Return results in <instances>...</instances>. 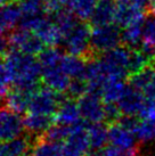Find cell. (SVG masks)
Returning a JSON list of instances; mask_svg holds the SVG:
<instances>
[{
    "label": "cell",
    "mask_w": 155,
    "mask_h": 156,
    "mask_svg": "<svg viewBox=\"0 0 155 156\" xmlns=\"http://www.w3.org/2000/svg\"><path fill=\"white\" fill-rule=\"evenodd\" d=\"M64 54L55 47L47 48L39 55L41 67V80L46 87L58 94L67 92L72 80L66 74L63 66Z\"/></svg>",
    "instance_id": "obj_2"
},
{
    "label": "cell",
    "mask_w": 155,
    "mask_h": 156,
    "mask_svg": "<svg viewBox=\"0 0 155 156\" xmlns=\"http://www.w3.org/2000/svg\"><path fill=\"white\" fill-rule=\"evenodd\" d=\"M135 136L140 141H151L155 139V103L147 99L146 107L138 120Z\"/></svg>",
    "instance_id": "obj_15"
},
{
    "label": "cell",
    "mask_w": 155,
    "mask_h": 156,
    "mask_svg": "<svg viewBox=\"0 0 155 156\" xmlns=\"http://www.w3.org/2000/svg\"><path fill=\"white\" fill-rule=\"evenodd\" d=\"M63 145L46 139L43 136L31 148L30 156H62Z\"/></svg>",
    "instance_id": "obj_28"
},
{
    "label": "cell",
    "mask_w": 155,
    "mask_h": 156,
    "mask_svg": "<svg viewBox=\"0 0 155 156\" xmlns=\"http://www.w3.org/2000/svg\"><path fill=\"white\" fill-rule=\"evenodd\" d=\"M71 128L72 126H60V124L52 126L46 133L43 134V137L46 139H48V140H50V141L62 144L70 136V133H71Z\"/></svg>",
    "instance_id": "obj_31"
},
{
    "label": "cell",
    "mask_w": 155,
    "mask_h": 156,
    "mask_svg": "<svg viewBox=\"0 0 155 156\" xmlns=\"http://www.w3.org/2000/svg\"><path fill=\"white\" fill-rule=\"evenodd\" d=\"M91 151H102L108 143V128L102 124H89L87 126Z\"/></svg>",
    "instance_id": "obj_26"
},
{
    "label": "cell",
    "mask_w": 155,
    "mask_h": 156,
    "mask_svg": "<svg viewBox=\"0 0 155 156\" xmlns=\"http://www.w3.org/2000/svg\"><path fill=\"white\" fill-rule=\"evenodd\" d=\"M81 117L89 124L105 121V103L102 97L94 92H86L78 99Z\"/></svg>",
    "instance_id": "obj_9"
},
{
    "label": "cell",
    "mask_w": 155,
    "mask_h": 156,
    "mask_svg": "<svg viewBox=\"0 0 155 156\" xmlns=\"http://www.w3.org/2000/svg\"><path fill=\"white\" fill-rule=\"evenodd\" d=\"M70 1L71 0H45L46 7H47L48 10L55 14L58 13L59 10H62L63 7L69 6Z\"/></svg>",
    "instance_id": "obj_35"
},
{
    "label": "cell",
    "mask_w": 155,
    "mask_h": 156,
    "mask_svg": "<svg viewBox=\"0 0 155 156\" xmlns=\"http://www.w3.org/2000/svg\"><path fill=\"white\" fill-rule=\"evenodd\" d=\"M153 65H155V62H154V64H153Z\"/></svg>",
    "instance_id": "obj_40"
},
{
    "label": "cell",
    "mask_w": 155,
    "mask_h": 156,
    "mask_svg": "<svg viewBox=\"0 0 155 156\" xmlns=\"http://www.w3.org/2000/svg\"><path fill=\"white\" fill-rule=\"evenodd\" d=\"M90 149L87 128L80 122L71 128V133L63 144L62 156H88Z\"/></svg>",
    "instance_id": "obj_8"
},
{
    "label": "cell",
    "mask_w": 155,
    "mask_h": 156,
    "mask_svg": "<svg viewBox=\"0 0 155 156\" xmlns=\"http://www.w3.org/2000/svg\"><path fill=\"white\" fill-rule=\"evenodd\" d=\"M17 5L22 15L21 23L41 17L47 9L45 0H18Z\"/></svg>",
    "instance_id": "obj_24"
},
{
    "label": "cell",
    "mask_w": 155,
    "mask_h": 156,
    "mask_svg": "<svg viewBox=\"0 0 155 156\" xmlns=\"http://www.w3.org/2000/svg\"><path fill=\"white\" fill-rule=\"evenodd\" d=\"M22 15L17 4L8 2L0 5V37L13 33L21 24Z\"/></svg>",
    "instance_id": "obj_17"
},
{
    "label": "cell",
    "mask_w": 155,
    "mask_h": 156,
    "mask_svg": "<svg viewBox=\"0 0 155 156\" xmlns=\"http://www.w3.org/2000/svg\"><path fill=\"white\" fill-rule=\"evenodd\" d=\"M104 156H138L137 149H129V151H124V149H120V148L113 147V146H108V147L103 149Z\"/></svg>",
    "instance_id": "obj_34"
},
{
    "label": "cell",
    "mask_w": 155,
    "mask_h": 156,
    "mask_svg": "<svg viewBox=\"0 0 155 156\" xmlns=\"http://www.w3.org/2000/svg\"><path fill=\"white\" fill-rule=\"evenodd\" d=\"M152 62H155V14L148 13L142 26V42L139 48Z\"/></svg>",
    "instance_id": "obj_19"
},
{
    "label": "cell",
    "mask_w": 155,
    "mask_h": 156,
    "mask_svg": "<svg viewBox=\"0 0 155 156\" xmlns=\"http://www.w3.org/2000/svg\"><path fill=\"white\" fill-rule=\"evenodd\" d=\"M132 49L119 46L110 51L103 54L100 61L103 62L110 79H121L130 76V62Z\"/></svg>",
    "instance_id": "obj_4"
},
{
    "label": "cell",
    "mask_w": 155,
    "mask_h": 156,
    "mask_svg": "<svg viewBox=\"0 0 155 156\" xmlns=\"http://www.w3.org/2000/svg\"><path fill=\"white\" fill-rule=\"evenodd\" d=\"M8 2H10V0H0V5L8 4Z\"/></svg>",
    "instance_id": "obj_39"
},
{
    "label": "cell",
    "mask_w": 155,
    "mask_h": 156,
    "mask_svg": "<svg viewBox=\"0 0 155 156\" xmlns=\"http://www.w3.org/2000/svg\"><path fill=\"white\" fill-rule=\"evenodd\" d=\"M122 42V32L114 24L94 26L91 29V50L97 54H105L119 47Z\"/></svg>",
    "instance_id": "obj_5"
},
{
    "label": "cell",
    "mask_w": 155,
    "mask_h": 156,
    "mask_svg": "<svg viewBox=\"0 0 155 156\" xmlns=\"http://www.w3.org/2000/svg\"><path fill=\"white\" fill-rule=\"evenodd\" d=\"M145 12L137 7L132 0H115V24L128 27L134 24L145 22Z\"/></svg>",
    "instance_id": "obj_13"
},
{
    "label": "cell",
    "mask_w": 155,
    "mask_h": 156,
    "mask_svg": "<svg viewBox=\"0 0 155 156\" xmlns=\"http://www.w3.org/2000/svg\"><path fill=\"white\" fill-rule=\"evenodd\" d=\"M90 37V27L86 23L78 20L69 29L62 32V44L70 55L86 57L91 50Z\"/></svg>",
    "instance_id": "obj_3"
},
{
    "label": "cell",
    "mask_w": 155,
    "mask_h": 156,
    "mask_svg": "<svg viewBox=\"0 0 155 156\" xmlns=\"http://www.w3.org/2000/svg\"><path fill=\"white\" fill-rule=\"evenodd\" d=\"M99 0H71L69 10L80 21L91 20Z\"/></svg>",
    "instance_id": "obj_27"
},
{
    "label": "cell",
    "mask_w": 155,
    "mask_h": 156,
    "mask_svg": "<svg viewBox=\"0 0 155 156\" xmlns=\"http://www.w3.org/2000/svg\"><path fill=\"white\" fill-rule=\"evenodd\" d=\"M24 131V122L21 114L8 107H0V143H9L21 137Z\"/></svg>",
    "instance_id": "obj_10"
},
{
    "label": "cell",
    "mask_w": 155,
    "mask_h": 156,
    "mask_svg": "<svg viewBox=\"0 0 155 156\" xmlns=\"http://www.w3.org/2000/svg\"><path fill=\"white\" fill-rule=\"evenodd\" d=\"M29 152H31L30 140L22 136L4 145L5 156H27Z\"/></svg>",
    "instance_id": "obj_30"
},
{
    "label": "cell",
    "mask_w": 155,
    "mask_h": 156,
    "mask_svg": "<svg viewBox=\"0 0 155 156\" xmlns=\"http://www.w3.org/2000/svg\"><path fill=\"white\" fill-rule=\"evenodd\" d=\"M136 136L134 131L124 126L122 122L119 121L108 124V143L111 146L124 151L134 149Z\"/></svg>",
    "instance_id": "obj_14"
},
{
    "label": "cell",
    "mask_w": 155,
    "mask_h": 156,
    "mask_svg": "<svg viewBox=\"0 0 155 156\" xmlns=\"http://www.w3.org/2000/svg\"><path fill=\"white\" fill-rule=\"evenodd\" d=\"M31 95L32 92L15 88L14 90L9 91L6 96V107L18 114L26 112L29 109Z\"/></svg>",
    "instance_id": "obj_22"
},
{
    "label": "cell",
    "mask_w": 155,
    "mask_h": 156,
    "mask_svg": "<svg viewBox=\"0 0 155 156\" xmlns=\"http://www.w3.org/2000/svg\"><path fill=\"white\" fill-rule=\"evenodd\" d=\"M71 97H75V98H80L86 92H88V86L85 80H72L71 86H70L69 90H67Z\"/></svg>",
    "instance_id": "obj_32"
},
{
    "label": "cell",
    "mask_w": 155,
    "mask_h": 156,
    "mask_svg": "<svg viewBox=\"0 0 155 156\" xmlns=\"http://www.w3.org/2000/svg\"><path fill=\"white\" fill-rule=\"evenodd\" d=\"M4 65L15 88L29 92L38 89L39 80L41 79V67L35 56L12 49L6 52Z\"/></svg>",
    "instance_id": "obj_1"
},
{
    "label": "cell",
    "mask_w": 155,
    "mask_h": 156,
    "mask_svg": "<svg viewBox=\"0 0 155 156\" xmlns=\"http://www.w3.org/2000/svg\"><path fill=\"white\" fill-rule=\"evenodd\" d=\"M127 87L128 84H125L121 79H110L102 88L100 97L105 104H117Z\"/></svg>",
    "instance_id": "obj_23"
},
{
    "label": "cell",
    "mask_w": 155,
    "mask_h": 156,
    "mask_svg": "<svg viewBox=\"0 0 155 156\" xmlns=\"http://www.w3.org/2000/svg\"><path fill=\"white\" fill-rule=\"evenodd\" d=\"M8 42L9 46L14 50L32 55V56L41 54V51L43 50V44L38 37L32 31L23 29V27H20L14 31L13 33H10Z\"/></svg>",
    "instance_id": "obj_11"
},
{
    "label": "cell",
    "mask_w": 155,
    "mask_h": 156,
    "mask_svg": "<svg viewBox=\"0 0 155 156\" xmlns=\"http://www.w3.org/2000/svg\"><path fill=\"white\" fill-rule=\"evenodd\" d=\"M0 156H5V154H4V146H1V145H0Z\"/></svg>",
    "instance_id": "obj_38"
},
{
    "label": "cell",
    "mask_w": 155,
    "mask_h": 156,
    "mask_svg": "<svg viewBox=\"0 0 155 156\" xmlns=\"http://www.w3.org/2000/svg\"><path fill=\"white\" fill-rule=\"evenodd\" d=\"M12 83L8 72L4 64H0V100L2 97H6L9 92V84Z\"/></svg>",
    "instance_id": "obj_33"
},
{
    "label": "cell",
    "mask_w": 155,
    "mask_h": 156,
    "mask_svg": "<svg viewBox=\"0 0 155 156\" xmlns=\"http://www.w3.org/2000/svg\"><path fill=\"white\" fill-rule=\"evenodd\" d=\"M142 26L144 23H138L123 29L122 31V44L130 49H138L142 42Z\"/></svg>",
    "instance_id": "obj_29"
},
{
    "label": "cell",
    "mask_w": 155,
    "mask_h": 156,
    "mask_svg": "<svg viewBox=\"0 0 155 156\" xmlns=\"http://www.w3.org/2000/svg\"><path fill=\"white\" fill-rule=\"evenodd\" d=\"M60 103L62 99L58 92L48 87L38 88L31 95L27 111L32 114L54 117V115H56Z\"/></svg>",
    "instance_id": "obj_6"
},
{
    "label": "cell",
    "mask_w": 155,
    "mask_h": 156,
    "mask_svg": "<svg viewBox=\"0 0 155 156\" xmlns=\"http://www.w3.org/2000/svg\"><path fill=\"white\" fill-rule=\"evenodd\" d=\"M129 84L140 90L148 100L155 103V67L148 66L129 78Z\"/></svg>",
    "instance_id": "obj_16"
},
{
    "label": "cell",
    "mask_w": 155,
    "mask_h": 156,
    "mask_svg": "<svg viewBox=\"0 0 155 156\" xmlns=\"http://www.w3.org/2000/svg\"><path fill=\"white\" fill-rule=\"evenodd\" d=\"M147 98L140 90L128 84L124 94L117 101V107L122 116L136 117L140 116L146 107Z\"/></svg>",
    "instance_id": "obj_12"
},
{
    "label": "cell",
    "mask_w": 155,
    "mask_h": 156,
    "mask_svg": "<svg viewBox=\"0 0 155 156\" xmlns=\"http://www.w3.org/2000/svg\"><path fill=\"white\" fill-rule=\"evenodd\" d=\"M150 13L155 14V0H151V12Z\"/></svg>",
    "instance_id": "obj_37"
},
{
    "label": "cell",
    "mask_w": 155,
    "mask_h": 156,
    "mask_svg": "<svg viewBox=\"0 0 155 156\" xmlns=\"http://www.w3.org/2000/svg\"><path fill=\"white\" fill-rule=\"evenodd\" d=\"M21 27L30 30L38 37L43 46L49 48L56 47L57 44H62V33L58 29L55 21H52L45 15L32 21L21 23Z\"/></svg>",
    "instance_id": "obj_7"
},
{
    "label": "cell",
    "mask_w": 155,
    "mask_h": 156,
    "mask_svg": "<svg viewBox=\"0 0 155 156\" xmlns=\"http://www.w3.org/2000/svg\"><path fill=\"white\" fill-rule=\"evenodd\" d=\"M115 21V0H99L91 22L95 26L113 24Z\"/></svg>",
    "instance_id": "obj_20"
},
{
    "label": "cell",
    "mask_w": 155,
    "mask_h": 156,
    "mask_svg": "<svg viewBox=\"0 0 155 156\" xmlns=\"http://www.w3.org/2000/svg\"><path fill=\"white\" fill-rule=\"evenodd\" d=\"M87 64L88 63H86L83 57L64 54L63 66H64L66 74L71 78V80H85Z\"/></svg>",
    "instance_id": "obj_25"
},
{
    "label": "cell",
    "mask_w": 155,
    "mask_h": 156,
    "mask_svg": "<svg viewBox=\"0 0 155 156\" xmlns=\"http://www.w3.org/2000/svg\"><path fill=\"white\" fill-rule=\"evenodd\" d=\"M54 119L52 116H45L29 113L24 119V130L30 134H45L52 126Z\"/></svg>",
    "instance_id": "obj_21"
},
{
    "label": "cell",
    "mask_w": 155,
    "mask_h": 156,
    "mask_svg": "<svg viewBox=\"0 0 155 156\" xmlns=\"http://www.w3.org/2000/svg\"><path fill=\"white\" fill-rule=\"evenodd\" d=\"M55 119L57 123L60 126H73L79 124L82 117L78 101H75L72 98L62 100L59 107L57 109L56 115H55Z\"/></svg>",
    "instance_id": "obj_18"
},
{
    "label": "cell",
    "mask_w": 155,
    "mask_h": 156,
    "mask_svg": "<svg viewBox=\"0 0 155 156\" xmlns=\"http://www.w3.org/2000/svg\"><path fill=\"white\" fill-rule=\"evenodd\" d=\"M8 44H9L8 40H6L4 37H0V57L2 56L4 54H6Z\"/></svg>",
    "instance_id": "obj_36"
}]
</instances>
